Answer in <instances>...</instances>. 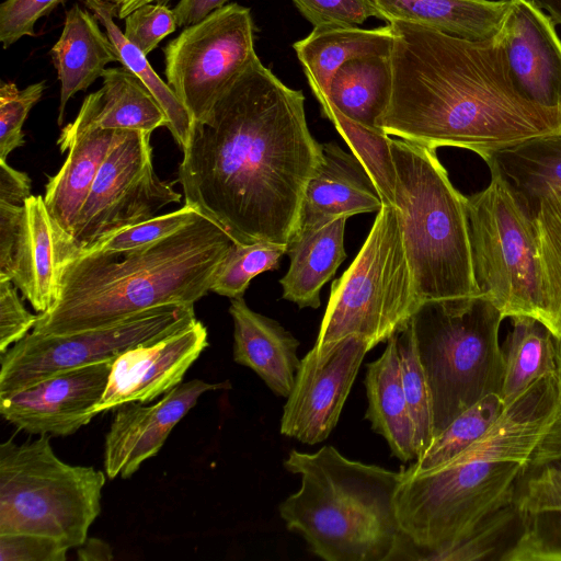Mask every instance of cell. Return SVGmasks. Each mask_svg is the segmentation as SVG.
<instances>
[{
	"instance_id": "25",
	"label": "cell",
	"mask_w": 561,
	"mask_h": 561,
	"mask_svg": "<svg viewBox=\"0 0 561 561\" xmlns=\"http://www.w3.org/2000/svg\"><path fill=\"white\" fill-rule=\"evenodd\" d=\"M347 218L298 229L287 243L289 268L280 278L283 298L299 308L317 309L320 293L346 259L344 233Z\"/></svg>"
},
{
	"instance_id": "51",
	"label": "cell",
	"mask_w": 561,
	"mask_h": 561,
	"mask_svg": "<svg viewBox=\"0 0 561 561\" xmlns=\"http://www.w3.org/2000/svg\"><path fill=\"white\" fill-rule=\"evenodd\" d=\"M114 3L117 8V18L126 19L136 9L157 2L159 4H168L171 0H105Z\"/></svg>"
},
{
	"instance_id": "42",
	"label": "cell",
	"mask_w": 561,
	"mask_h": 561,
	"mask_svg": "<svg viewBox=\"0 0 561 561\" xmlns=\"http://www.w3.org/2000/svg\"><path fill=\"white\" fill-rule=\"evenodd\" d=\"M178 28L173 10L167 4H145L125 19V37L146 56Z\"/></svg>"
},
{
	"instance_id": "47",
	"label": "cell",
	"mask_w": 561,
	"mask_h": 561,
	"mask_svg": "<svg viewBox=\"0 0 561 561\" xmlns=\"http://www.w3.org/2000/svg\"><path fill=\"white\" fill-rule=\"evenodd\" d=\"M25 202L0 199V276L10 279Z\"/></svg>"
},
{
	"instance_id": "13",
	"label": "cell",
	"mask_w": 561,
	"mask_h": 561,
	"mask_svg": "<svg viewBox=\"0 0 561 561\" xmlns=\"http://www.w3.org/2000/svg\"><path fill=\"white\" fill-rule=\"evenodd\" d=\"M249 8L229 3L185 27L164 48L167 83L203 121L232 80L257 56Z\"/></svg>"
},
{
	"instance_id": "20",
	"label": "cell",
	"mask_w": 561,
	"mask_h": 561,
	"mask_svg": "<svg viewBox=\"0 0 561 561\" xmlns=\"http://www.w3.org/2000/svg\"><path fill=\"white\" fill-rule=\"evenodd\" d=\"M381 196L360 161L334 142L322 145V158L301 202L298 229L341 217L378 213Z\"/></svg>"
},
{
	"instance_id": "8",
	"label": "cell",
	"mask_w": 561,
	"mask_h": 561,
	"mask_svg": "<svg viewBox=\"0 0 561 561\" xmlns=\"http://www.w3.org/2000/svg\"><path fill=\"white\" fill-rule=\"evenodd\" d=\"M50 435L0 445V534H35L78 548L101 512L105 474L57 457Z\"/></svg>"
},
{
	"instance_id": "34",
	"label": "cell",
	"mask_w": 561,
	"mask_h": 561,
	"mask_svg": "<svg viewBox=\"0 0 561 561\" xmlns=\"http://www.w3.org/2000/svg\"><path fill=\"white\" fill-rule=\"evenodd\" d=\"M542 321L561 339V187L546 186L535 213Z\"/></svg>"
},
{
	"instance_id": "30",
	"label": "cell",
	"mask_w": 561,
	"mask_h": 561,
	"mask_svg": "<svg viewBox=\"0 0 561 561\" xmlns=\"http://www.w3.org/2000/svg\"><path fill=\"white\" fill-rule=\"evenodd\" d=\"M503 345L504 376L500 397L506 405L537 379L558 373L560 339L539 319L511 317Z\"/></svg>"
},
{
	"instance_id": "2",
	"label": "cell",
	"mask_w": 561,
	"mask_h": 561,
	"mask_svg": "<svg viewBox=\"0 0 561 561\" xmlns=\"http://www.w3.org/2000/svg\"><path fill=\"white\" fill-rule=\"evenodd\" d=\"M391 94L377 127L433 149L470 150L488 162L531 138L561 131V107L517 87L501 32L483 41L403 21L388 22Z\"/></svg>"
},
{
	"instance_id": "35",
	"label": "cell",
	"mask_w": 561,
	"mask_h": 561,
	"mask_svg": "<svg viewBox=\"0 0 561 561\" xmlns=\"http://www.w3.org/2000/svg\"><path fill=\"white\" fill-rule=\"evenodd\" d=\"M319 103L322 116L332 122L352 153L365 167L383 205L394 206L397 173L391 151L392 138L380 128H370L348 118L329 99Z\"/></svg>"
},
{
	"instance_id": "50",
	"label": "cell",
	"mask_w": 561,
	"mask_h": 561,
	"mask_svg": "<svg viewBox=\"0 0 561 561\" xmlns=\"http://www.w3.org/2000/svg\"><path fill=\"white\" fill-rule=\"evenodd\" d=\"M78 559L80 560H112L113 553L110 546L98 538H87L78 547Z\"/></svg>"
},
{
	"instance_id": "18",
	"label": "cell",
	"mask_w": 561,
	"mask_h": 561,
	"mask_svg": "<svg viewBox=\"0 0 561 561\" xmlns=\"http://www.w3.org/2000/svg\"><path fill=\"white\" fill-rule=\"evenodd\" d=\"M554 25L534 0H511L500 30L518 89L546 107H561V39Z\"/></svg>"
},
{
	"instance_id": "1",
	"label": "cell",
	"mask_w": 561,
	"mask_h": 561,
	"mask_svg": "<svg viewBox=\"0 0 561 561\" xmlns=\"http://www.w3.org/2000/svg\"><path fill=\"white\" fill-rule=\"evenodd\" d=\"M176 182L185 204L236 243L287 244L306 186L322 158L305 96L256 56L203 121L194 122Z\"/></svg>"
},
{
	"instance_id": "7",
	"label": "cell",
	"mask_w": 561,
	"mask_h": 561,
	"mask_svg": "<svg viewBox=\"0 0 561 561\" xmlns=\"http://www.w3.org/2000/svg\"><path fill=\"white\" fill-rule=\"evenodd\" d=\"M504 319L484 295L425 300L412 316L434 438L469 407L491 393L500 394L504 358L499 333Z\"/></svg>"
},
{
	"instance_id": "52",
	"label": "cell",
	"mask_w": 561,
	"mask_h": 561,
	"mask_svg": "<svg viewBox=\"0 0 561 561\" xmlns=\"http://www.w3.org/2000/svg\"><path fill=\"white\" fill-rule=\"evenodd\" d=\"M541 9H545L554 24H561V0H534Z\"/></svg>"
},
{
	"instance_id": "41",
	"label": "cell",
	"mask_w": 561,
	"mask_h": 561,
	"mask_svg": "<svg viewBox=\"0 0 561 561\" xmlns=\"http://www.w3.org/2000/svg\"><path fill=\"white\" fill-rule=\"evenodd\" d=\"M46 88L39 81L19 89L14 82H0V160L24 145L23 124L32 107L41 100Z\"/></svg>"
},
{
	"instance_id": "53",
	"label": "cell",
	"mask_w": 561,
	"mask_h": 561,
	"mask_svg": "<svg viewBox=\"0 0 561 561\" xmlns=\"http://www.w3.org/2000/svg\"><path fill=\"white\" fill-rule=\"evenodd\" d=\"M558 377H559L560 388H561V339H560V344H559Z\"/></svg>"
},
{
	"instance_id": "38",
	"label": "cell",
	"mask_w": 561,
	"mask_h": 561,
	"mask_svg": "<svg viewBox=\"0 0 561 561\" xmlns=\"http://www.w3.org/2000/svg\"><path fill=\"white\" fill-rule=\"evenodd\" d=\"M287 244L268 241L236 243L218 267L210 291L232 298L243 297L250 282L259 274L276 270Z\"/></svg>"
},
{
	"instance_id": "40",
	"label": "cell",
	"mask_w": 561,
	"mask_h": 561,
	"mask_svg": "<svg viewBox=\"0 0 561 561\" xmlns=\"http://www.w3.org/2000/svg\"><path fill=\"white\" fill-rule=\"evenodd\" d=\"M199 215L201 213L195 208L184 204V206L176 210L163 215H156L149 219L116 231L89 250L82 252L98 251L116 253L144 248L181 230Z\"/></svg>"
},
{
	"instance_id": "4",
	"label": "cell",
	"mask_w": 561,
	"mask_h": 561,
	"mask_svg": "<svg viewBox=\"0 0 561 561\" xmlns=\"http://www.w3.org/2000/svg\"><path fill=\"white\" fill-rule=\"evenodd\" d=\"M233 242L201 214L144 248L71 254L60 261L57 301L38 313L32 331L68 334L112 325L162 305H194L210 291Z\"/></svg>"
},
{
	"instance_id": "49",
	"label": "cell",
	"mask_w": 561,
	"mask_h": 561,
	"mask_svg": "<svg viewBox=\"0 0 561 561\" xmlns=\"http://www.w3.org/2000/svg\"><path fill=\"white\" fill-rule=\"evenodd\" d=\"M228 0H180L173 9L178 27H188L226 5Z\"/></svg>"
},
{
	"instance_id": "33",
	"label": "cell",
	"mask_w": 561,
	"mask_h": 561,
	"mask_svg": "<svg viewBox=\"0 0 561 561\" xmlns=\"http://www.w3.org/2000/svg\"><path fill=\"white\" fill-rule=\"evenodd\" d=\"M85 4L104 26L105 33L116 48L119 62L141 80L161 105L168 118L167 128L183 149L194 123L186 107L170 85L154 72L147 56L130 43L117 26L114 21V16L117 15L116 5L105 0H85Z\"/></svg>"
},
{
	"instance_id": "43",
	"label": "cell",
	"mask_w": 561,
	"mask_h": 561,
	"mask_svg": "<svg viewBox=\"0 0 561 561\" xmlns=\"http://www.w3.org/2000/svg\"><path fill=\"white\" fill-rule=\"evenodd\" d=\"M313 25H358L368 18L382 16L371 0H293Z\"/></svg>"
},
{
	"instance_id": "11",
	"label": "cell",
	"mask_w": 561,
	"mask_h": 561,
	"mask_svg": "<svg viewBox=\"0 0 561 561\" xmlns=\"http://www.w3.org/2000/svg\"><path fill=\"white\" fill-rule=\"evenodd\" d=\"M196 320L194 305L170 304L92 330L68 334L32 331L0 353V397L65 370L116 359L130 348L154 343Z\"/></svg>"
},
{
	"instance_id": "48",
	"label": "cell",
	"mask_w": 561,
	"mask_h": 561,
	"mask_svg": "<svg viewBox=\"0 0 561 561\" xmlns=\"http://www.w3.org/2000/svg\"><path fill=\"white\" fill-rule=\"evenodd\" d=\"M31 196V179L25 172L0 160V199L25 202Z\"/></svg>"
},
{
	"instance_id": "14",
	"label": "cell",
	"mask_w": 561,
	"mask_h": 561,
	"mask_svg": "<svg viewBox=\"0 0 561 561\" xmlns=\"http://www.w3.org/2000/svg\"><path fill=\"white\" fill-rule=\"evenodd\" d=\"M357 335L312 347L300 360L280 419V433L313 445L323 442L337 424L343 405L367 352Z\"/></svg>"
},
{
	"instance_id": "39",
	"label": "cell",
	"mask_w": 561,
	"mask_h": 561,
	"mask_svg": "<svg viewBox=\"0 0 561 561\" xmlns=\"http://www.w3.org/2000/svg\"><path fill=\"white\" fill-rule=\"evenodd\" d=\"M397 347L403 390L415 430L419 458L432 444L434 428L428 386L416 351L411 319L397 332Z\"/></svg>"
},
{
	"instance_id": "31",
	"label": "cell",
	"mask_w": 561,
	"mask_h": 561,
	"mask_svg": "<svg viewBox=\"0 0 561 561\" xmlns=\"http://www.w3.org/2000/svg\"><path fill=\"white\" fill-rule=\"evenodd\" d=\"M389 56H368L343 64L334 73L329 100L348 118L370 128L386 111L391 94Z\"/></svg>"
},
{
	"instance_id": "5",
	"label": "cell",
	"mask_w": 561,
	"mask_h": 561,
	"mask_svg": "<svg viewBox=\"0 0 561 561\" xmlns=\"http://www.w3.org/2000/svg\"><path fill=\"white\" fill-rule=\"evenodd\" d=\"M284 467L300 488L279 515L317 557L327 561L393 560L402 535L396 494L402 473L344 457L333 446L290 450Z\"/></svg>"
},
{
	"instance_id": "9",
	"label": "cell",
	"mask_w": 561,
	"mask_h": 561,
	"mask_svg": "<svg viewBox=\"0 0 561 561\" xmlns=\"http://www.w3.org/2000/svg\"><path fill=\"white\" fill-rule=\"evenodd\" d=\"M421 304L398 209L383 205L358 254L332 283L313 346L357 335L373 348L403 329Z\"/></svg>"
},
{
	"instance_id": "17",
	"label": "cell",
	"mask_w": 561,
	"mask_h": 561,
	"mask_svg": "<svg viewBox=\"0 0 561 561\" xmlns=\"http://www.w3.org/2000/svg\"><path fill=\"white\" fill-rule=\"evenodd\" d=\"M227 387L193 379L180 383L157 403L127 402L117 408L104 444L107 478H130L144 461L157 455L174 426L204 393Z\"/></svg>"
},
{
	"instance_id": "21",
	"label": "cell",
	"mask_w": 561,
	"mask_h": 561,
	"mask_svg": "<svg viewBox=\"0 0 561 561\" xmlns=\"http://www.w3.org/2000/svg\"><path fill=\"white\" fill-rule=\"evenodd\" d=\"M233 360L254 370L277 396L287 398L300 364L299 341L277 321L253 311L243 297L232 298Z\"/></svg>"
},
{
	"instance_id": "12",
	"label": "cell",
	"mask_w": 561,
	"mask_h": 561,
	"mask_svg": "<svg viewBox=\"0 0 561 561\" xmlns=\"http://www.w3.org/2000/svg\"><path fill=\"white\" fill-rule=\"evenodd\" d=\"M150 137L151 133L128 130L110 150L70 239L58 243L59 261L181 201V194L154 172Z\"/></svg>"
},
{
	"instance_id": "36",
	"label": "cell",
	"mask_w": 561,
	"mask_h": 561,
	"mask_svg": "<svg viewBox=\"0 0 561 561\" xmlns=\"http://www.w3.org/2000/svg\"><path fill=\"white\" fill-rule=\"evenodd\" d=\"M523 533V519L513 502L479 522L465 537L435 554L432 560L506 561Z\"/></svg>"
},
{
	"instance_id": "32",
	"label": "cell",
	"mask_w": 561,
	"mask_h": 561,
	"mask_svg": "<svg viewBox=\"0 0 561 561\" xmlns=\"http://www.w3.org/2000/svg\"><path fill=\"white\" fill-rule=\"evenodd\" d=\"M490 160L535 216L546 186L561 187V131L506 148Z\"/></svg>"
},
{
	"instance_id": "24",
	"label": "cell",
	"mask_w": 561,
	"mask_h": 561,
	"mask_svg": "<svg viewBox=\"0 0 561 561\" xmlns=\"http://www.w3.org/2000/svg\"><path fill=\"white\" fill-rule=\"evenodd\" d=\"M96 21L93 13L73 4L66 11L61 35L50 49L60 82L59 126L69 99L102 77L110 62L119 61L115 46Z\"/></svg>"
},
{
	"instance_id": "10",
	"label": "cell",
	"mask_w": 561,
	"mask_h": 561,
	"mask_svg": "<svg viewBox=\"0 0 561 561\" xmlns=\"http://www.w3.org/2000/svg\"><path fill=\"white\" fill-rule=\"evenodd\" d=\"M488 186L467 197L472 263L479 288L504 318H539L540 288L535 216L497 165L486 162Z\"/></svg>"
},
{
	"instance_id": "26",
	"label": "cell",
	"mask_w": 561,
	"mask_h": 561,
	"mask_svg": "<svg viewBox=\"0 0 561 561\" xmlns=\"http://www.w3.org/2000/svg\"><path fill=\"white\" fill-rule=\"evenodd\" d=\"M366 368L365 417L371 430L387 440L392 455L401 461L416 459L415 430L402 385L397 333L387 340L382 355Z\"/></svg>"
},
{
	"instance_id": "3",
	"label": "cell",
	"mask_w": 561,
	"mask_h": 561,
	"mask_svg": "<svg viewBox=\"0 0 561 561\" xmlns=\"http://www.w3.org/2000/svg\"><path fill=\"white\" fill-rule=\"evenodd\" d=\"M561 456V388L546 375L506 404L473 444L425 471L402 469L397 515L405 560H432L515 502L525 480Z\"/></svg>"
},
{
	"instance_id": "27",
	"label": "cell",
	"mask_w": 561,
	"mask_h": 561,
	"mask_svg": "<svg viewBox=\"0 0 561 561\" xmlns=\"http://www.w3.org/2000/svg\"><path fill=\"white\" fill-rule=\"evenodd\" d=\"M382 20L403 21L453 36L483 41L495 36L511 0H371Z\"/></svg>"
},
{
	"instance_id": "45",
	"label": "cell",
	"mask_w": 561,
	"mask_h": 561,
	"mask_svg": "<svg viewBox=\"0 0 561 561\" xmlns=\"http://www.w3.org/2000/svg\"><path fill=\"white\" fill-rule=\"evenodd\" d=\"M37 318L24 307L13 282L0 276V353L24 339Z\"/></svg>"
},
{
	"instance_id": "46",
	"label": "cell",
	"mask_w": 561,
	"mask_h": 561,
	"mask_svg": "<svg viewBox=\"0 0 561 561\" xmlns=\"http://www.w3.org/2000/svg\"><path fill=\"white\" fill-rule=\"evenodd\" d=\"M69 548L59 540L35 534H0L1 561H65Z\"/></svg>"
},
{
	"instance_id": "16",
	"label": "cell",
	"mask_w": 561,
	"mask_h": 561,
	"mask_svg": "<svg viewBox=\"0 0 561 561\" xmlns=\"http://www.w3.org/2000/svg\"><path fill=\"white\" fill-rule=\"evenodd\" d=\"M208 346L205 325L196 320L154 343L136 346L119 355L95 414L127 402L147 403L179 386L187 369Z\"/></svg>"
},
{
	"instance_id": "28",
	"label": "cell",
	"mask_w": 561,
	"mask_h": 561,
	"mask_svg": "<svg viewBox=\"0 0 561 561\" xmlns=\"http://www.w3.org/2000/svg\"><path fill=\"white\" fill-rule=\"evenodd\" d=\"M515 502L523 533L506 561H561V470L551 465L535 470Z\"/></svg>"
},
{
	"instance_id": "6",
	"label": "cell",
	"mask_w": 561,
	"mask_h": 561,
	"mask_svg": "<svg viewBox=\"0 0 561 561\" xmlns=\"http://www.w3.org/2000/svg\"><path fill=\"white\" fill-rule=\"evenodd\" d=\"M396 205L420 299L482 295L476 280L467 197L449 180L436 149L392 139Z\"/></svg>"
},
{
	"instance_id": "23",
	"label": "cell",
	"mask_w": 561,
	"mask_h": 561,
	"mask_svg": "<svg viewBox=\"0 0 561 561\" xmlns=\"http://www.w3.org/2000/svg\"><path fill=\"white\" fill-rule=\"evenodd\" d=\"M394 34L392 26L362 28L357 25L313 26L309 35L293 44L308 83L318 101L329 99L331 80L348 60L368 56H389Z\"/></svg>"
},
{
	"instance_id": "22",
	"label": "cell",
	"mask_w": 561,
	"mask_h": 561,
	"mask_svg": "<svg viewBox=\"0 0 561 561\" xmlns=\"http://www.w3.org/2000/svg\"><path fill=\"white\" fill-rule=\"evenodd\" d=\"M59 234L44 196L31 195L25 204L11 280L32 307L44 313L59 294Z\"/></svg>"
},
{
	"instance_id": "15",
	"label": "cell",
	"mask_w": 561,
	"mask_h": 561,
	"mask_svg": "<svg viewBox=\"0 0 561 561\" xmlns=\"http://www.w3.org/2000/svg\"><path fill=\"white\" fill-rule=\"evenodd\" d=\"M115 359L72 368L0 397V413L30 434L69 436L96 415Z\"/></svg>"
},
{
	"instance_id": "19",
	"label": "cell",
	"mask_w": 561,
	"mask_h": 561,
	"mask_svg": "<svg viewBox=\"0 0 561 561\" xmlns=\"http://www.w3.org/2000/svg\"><path fill=\"white\" fill-rule=\"evenodd\" d=\"M128 130L104 129L77 115L60 133L57 145L67 159L46 185L44 202L59 234L58 243L70 239L78 214L85 202L98 172L108 154Z\"/></svg>"
},
{
	"instance_id": "44",
	"label": "cell",
	"mask_w": 561,
	"mask_h": 561,
	"mask_svg": "<svg viewBox=\"0 0 561 561\" xmlns=\"http://www.w3.org/2000/svg\"><path fill=\"white\" fill-rule=\"evenodd\" d=\"M65 0H5L0 4V42L4 49L35 36L36 22Z\"/></svg>"
},
{
	"instance_id": "29",
	"label": "cell",
	"mask_w": 561,
	"mask_h": 561,
	"mask_svg": "<svg viewBox=\"0 0 561 561\" xmlns=\"http://www.w3.org/2000/svg\"><path fill=\"white\" fill-rule=\"evenodd\" d=\"M102 88L83 100L78 113L104 129L152 133L168 127V118L149 89L126 67L104 70Z\"/></svg>"
},
{
	"instance_id": "37",
	"label": "cell",
	"mask_w": 561,
	"mask_h": 561,
	"mask_svg": "<svg viewBox=\"0 0 561 561\" xmlns=\"http://www.w3.org/2000/svg\"><path fill=\"white\" fill-rule=\"evenodd\" d=\"M504 407L499 393L485 396L438 434L409 469L425 471L449 461L482 436L501 415Z\"/></svg>"
},
{
	"instance_id": "54",
	"label": "cell",
	"mask_w": 561,
	"mask_h": 561,
	"mask_svg": "<svg viewBox=\"0 0 561 561\" xmlns=\"http://www.w3.org/2000/svg\"><path fill=\"white\" fill-rule=\"evenodd\" d=\"M551 466L558 468L559 470H561V456L559 458H557L553 462L550 463Z\"/></svg>"
}]
</instances>
